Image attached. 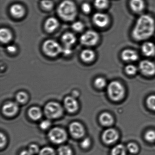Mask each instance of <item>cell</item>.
<instances>
[{"label": "cell", "mask_w": 155, "mask_h": 155, "mask_svg": "<svg viewBox=\"0 0 155 155\" xmlns=\"http://www.w3.org/2000/svg\"><path fill=\"white\" fill-rule=\"evenodd\" d=\"M155 30L154 20L150 16L143 15L137 21L132 31V35L137 40H144L151 37Z\"/></svg>", "instance_id": "6da1fadb"}, {"label": "cell", "mask_w": 155, "mask_h": 155, "mask_svg": "<svg viewBox=\"0 0 155 155\" xmlns=\"http://www.w3.org/2000/svg\"><path fill=\"white\" fill-rule=\"evenodd\" d=\"M58 12L60 17L64 20L71 21L77 16V8L74 2L66 0L60 4Z\"/></svg>", "instance_id": "7a4b0ae2"}, {"label": "cell", "mask_w": 155, "mask_h": 155, "mask_svg": "<svg viewBox=\"0 0 155 155\" xmlns=\"http://www.w3.org/2000/svg\"><path fill=\"white\" fill-rule=\"evenodd\" d=\"M109 97L114 101H119L124 97L125 89L123 85L118 81H112L108 86Z\"/></svg>", "instance_id": "3957f363"}, {"label": "cell", "mask_w": 155, "mask_h": 155, "mask_svg": "<svg viewBox=\"0 0 155 155\" xmlns=\"http://www.w3.org/2000/svg\"><path fill=\"white\" fill-rule=\"evenodd\" d=\"M61 106L56 102H50L45 106L44 112L49 118L56 119L60 117L63 113Z\"/></svg>", "instance_id": "277c9868"}, {"label": "cell", "mask_w": 155, "mask_h": 155, "mask_svg": "<svg viewBox=\"0 0 155 155\" xmlns=\"http://www.w3.org/2000/svg\"><path fill=\"white\" fill-rule=\"evenodd\" d=\"M43 51L49 57H54L62 52V48L57 41L48 40L45 41L42 46Z\"/></svg>", "instance_id": "5b68a950"}, {"label": "cell", "mask_w": 155, "mask_h": 155, "mask_svg": "<svg viewBox=\"0 0 155 155\" xmlns=\"http://www.w3.org/2000/svg\"><path fill=\"white\" fill-rule=\"evenodd\" d=\"M50 140L55 144H61L66 141L67 134L63 129L55 127L52 129L48 133Z\"/></svg>", "instance_id": "8992f818"}, {"label": "cell", "mask_w": 155, "mask_h": 155, "mask_svg": "<svg viewBox=\"0 0 155 155\" xmlns=\"http://www.w3.org/2000/svg\"><path fill=\"white\" fill-rule=\"evenodd\" d=\"M99 40V36L96 31H88L81 35V42L83 45L92 46L96 45Z\"/></svg>", "instance_id": "52a82bcc"}, {"label": "cell", "mask_w": 155, "mask_h": 155, "mask_svg": "<svg viewBox=\"0 0 155 155\" xmlns=\"http://www.w3.org/2000/svg\"><path fill=\"white\" fill-rule=\"evenodd\" d=\"M102 138L106 144L110 145L115 143L118 139L119 134L115 129L109 128L103 132Z\"/></svg>", "instance_id": "ba28073f"}, {"label": "cell", "mask_w": 155, "mask_h": 155, "mask_svg": "<svg viewBox=\"0 0 155 155\" xmlns=\"http://www.w3.org/2000/svg\"><path fill=\"white\" fill-rule=\"evenodd\" d=\"M140 71L147 76H152L155 74V64L149 60H143L139 64Z\"/></svg>", "instance_id": "9c48e42d"}, {"label": "cell", "mask_w": 155, "mask_h": 155, "mask_svg": "<svg viewBox=\"0 0 155 155\" xmlns=\"http://www.w3.org/2000/svg\"><path fill=\"white\" fill-rule=\"evenodd\" d=\"M69 130L71 136L77 138L82 137L85 134L84 127L78 122L71 123L70 126Z\"/></svg>", "instance_id": "30bf717a"}, {"label": "cell", "mask_w": 155, "mask_h": 155, "mask_svg": "<svg viewBox=\"0 0 155 155\" xmlns=\"http://www.w3.org/2000/svg\"><path fill=\"white\" fill-rule=\"evenodd\" d=\"M93 20L94 23L98 27L103 28L108 25L109 19L107 14L97 12L93 16Z\"/></svg>", "instance_id": "8fae6325"}, {"label": "cell", "mask_w": 155, "mask_h": 155, "mask_svg": "<svg viewBox=\"0 0 155 155\" xmlns=\"http://www.w3.org/2000/svg\"><path fill=\"white\" fill-rule=\"evenodd\" d=\"M65 108L70 112H74L78 110V104L76 98L72 96L66 97L64 101Z\"/></svg>", "instance_id": "7c38bea8"}, {"label": "cell", "mask_w": 155, "mask_h": 155, "mask_svg": "<svg viewBox=\"0 0 155 155\" xmlns=\"http://www.w3.org/2000/svg\"><path fill=\"white\" fill-rule=\"evenodd\" d=\"M18 106L14 102H8L5 104L2 108V111L6 116L8 117L14 116L18 112Z\"/></svg>", "instance_id": "4fadbf2b"}, {"label": "cell", "mask_w": 155, "mask_h": 155, "mask_svg": "<svg viewBox=\"0 0 155 155\" xmlns=\"http://www.w3.org/2000/svg\"><path fill=\"white\" fill-rule=\"evenodd\" d=\"M138 58L137 53L133 50H125L121 53V58L125 61H135L137 60Z\"/></svg>", "instance_id": "5bb4252c"}, {"label": "cell", "mask_w": 155, "mask_h": 155, "mask_svg": "<svg viewBox=\"0 0 155 155\" xmlns=\"http://www.w3.org/2000/svg\"><path fill=\"white\" fill-rule=\"evenodd\" d=\"M141 50L145 56L148 57L154 56L155 54V45L150 41L145 42L142 45Z\"/></svg>", "instance_id": "9a60e30c"}, {"label": "cell", "mask_w": 155, "mask_h": 155, "mask_svg": "<svg viewBox=\"0 0 155 155\" xmlns=\"http://www.w3.org/2000/svg\"><path fill=\"white\" fill-rule=\"evenodd\" d=\"M25 9L20 4H14L10 8L11 14L16 18H21L25 14Z\"/></svg>", "instance_id": "2e32d148"}, {"label": "cell", "mask_w": 155, "mask_h": 155, "mask_svg": "<svg viewBox=\"0 0 155 155\" xmlns=\"http://www.w3.org/2000/svg\"><path fill=\"white\" fill-rule=\"evenodd\" d=\"M58 21L56 18H49L45 22V29L48 32H52L58 28Z\"/></svg>", "instance_id": "e0dca14e"}, {"label": "cell", "mask_w": 155, "mask_h": 155, "mask_svg": "<svg viewBox=\"0 0 155 155\" xmlns=\"http://www.w3.org/2000/svg\"><path fill=\"white\" fill-rule=\"evenodd\" d=\"M99 120L101 125L105 127L111 126L114 122L113 117L108 112L102 113L100 116Z\"/></svg>", "instance_id": "ac0fdd59"}, {"label": "cell", "mask_w": 155, "mask_h": 155, "mask_svg": "<svg viewBox=\"0 0 155 155\" xmlns=\"http://www.w3.org/2000/svg\"><path fill=\"white\" fill-rule=\"evenodd\" d=\"M62 41L65 46L71 47L76 42V38L73 33L67 32L62 36Z\"/></svg>", "instance_id": "d6986e66"}, {"label": "cell", "mask_w": 155, "mask_h": 155, "mask_svg": "<svg viewBox=\"0 0 155 155\" xmlns=\"http://www.w3.org/2000/svg\"><path fill=\"white\" fill-rule=\"evenodd\" d=\"M130 4L131 9L136 12H140L145 8V3L143 0H130Z\"/></svg>", "instance_id": "ffe728a7"}, {"label": "cell", "mask_w": 155, "mask_h": 155, "mask_svg": "<svg viewBox=\"0 0 155 155\" xmlns=\"http://www.w3.org/2000/svg\"><path fill=\"white\" fill-rule=\"evenodd\" d=\"M12 38V34L10 31L6 28H2L0 30V39L2 42L7 43Z\"/></svg>", "instance_id": "44dd1931"}, {"label": "cell", "mask_w": 155, "mask_h": 155, "mask_svg": "<svg viewBox=\"0 0 155 155\" xmlns=\"http://www.w3.org/2000/svg\"><path fill=\"white\" fill-rule=\"evenodd\" d=\"M95 57V54L93 51L90 49L83 50L81 54V58L85 62L92 61Z\"/></svg>", "instance_id": "7402d4cb"}, {"label": "cell", "mask_w": 155, "mask_h": 155, "mask_svg": "<svg viewBox=\"0 0 155 155\" xmlns=\"http://www.w3.org/2000/svg\"><path fill=\"white\" fill-rule=\"evenodd\" d=\"M30 117L33 120H38L42 117V112L39 108L38 107H32L28 111Z\"/></svg>", "instance_id": "603a6c76"}, {"label": "cell", "mask_w": 155, "mask_h": 155, "mask_svg": "<svg viewBox=\"0 0 155 155\" xmlns=\"http://www.w3.org/2000/svg\"><path fill=\"white\" fill-rule=\"evenodd\" d=\"M127 150L126 147L122 144L116 145L112 148L111 155H126Z\"/></svg>", "instance_id": "cb8c5ba5"}, {"label": "cell", "mask_w": 155, "mask_h": 155, "mask_svg": "<svg viewBox=\"0 0 155 155\" xmlns=\"http://www.w3.org/2000/svg\"><path fill=\"white\" fill-rule=\"evenodd\" d=\"M59 155H72V151L70 147L68 146H62L58 150Z\"/></svg>", "instance_id": "d4e9b609"}, {"label": "cell", "mask_w": 155, "mask_h": 155, "mask_svg": "<svg viewBox=\"0 0 155 155\" xmlns=\"http://www.w3.org/2000/svg\"><path fill=\"white\" fill-rule=\"evenodd\" d=\"M16 99L19 103L23 104L27 101L28 99V96L27 93L23 91L18 92L16 96Z\"/></svg>", "instance_id": "484cf974"}, {"label": "cell", "mask_w": 155, "mask_h": 155, "mask_svg": "<svg viewBox=\"0 0 155 155\" xmlns=\"http://www.w3.org/2000/svg\"><path fill=\"white\" fill-rule=\"evenodd\" d=\"M94 4L96 8L100 9H103L107 8L108 5V0H95Z\"/></svg>", "instance_id": "4316f807"}, {"label": "cell", "mask_w": 155, "mask_h": 155, "mask_svg": "<svg viewBox=\"0 0 155 155\" xmlns=\"http://www.w3.org/2000/svg\"><path fill=\"white\" fill-rule=\"evenodd\" d=\"M147 104L149 108L155 111V95H151L148 97Z\"/></svg>", "instance_id": "83f0119b"}, {"label": "cell", "mask_w": 155, "mask_h": 155, "mask_svg": "<svg viewBox=\"0 0 155 155\" xmlns=\"http://www.w3.org/2000/svg\"><path fill=\"white\" fill-rule=\"evenodd\" d=\"M145 138L147 141L150 142L155 141V131L154 130H149L145 134Z\"/></svg>", "instance_id": "f1b7e54d"}, {"label": "cell", "mask_w": 155, "mask_h": 155, "mask_svg": "<svg viewBox=\"0 0 155 155\" xmlns=\"http://www.w3.org/2000/svg\"><path fill=\"white\" fill-rule=\"evenodd\" d=\"M39 155H56V153L52 148L45 147L39 151Z\"/></svg>", "instance_id": "f546056e"}, {"label": "cell", "mask_w": 155, "mask_h": 155, "mask_svg": "<svg viewBox=\"0 0 155 155\" xmlns=\"http://www.w3.org/2000/svg\"><path fill=\"white\" fill-rule=\"evenodd\" d=\"M95 86L98 88H102L104 87L106 85V81L104 78H98L95 80L94 82Z\"/></svg>", "instance_id": "4dcf8cb0"}, {"label": "cell", "mask_w": 155, "mask_h": 155, "mask_svg": "<svg viewBox=\"0 0 155 155\" xmlns=\"http://www.w3.org/2000/svg\"><path fill=\"white\" fill-rule=\"evenodd\" d=\"M127 149L130 153H131V154H136L138 151V146L136 143L131 142V143H130L128 144L127 146Z\"/></svg>", "instance_id": "1f68e13d"}, {"label": "cell", "mask_w": 155, "mask_h": 155, "mask_svg": "<svg viewBox=\"0 0 155 155\" xmlns=\"http://www.w3.org/2000/svg\"><path fill=\"white\" fill-rule=\"evenodd\" d=\"M41 4L45 9L50 10L53 8V3L51 0H42Z\"/></svg>", "instance_id": "d6a6232c"}, {"label": "cell", "mask_w": 155, "mask_h": 155, "mask_svg": "<svg viewBox=\"0 0 155 155\" xmlns=\"http://www.w3.org/2000/svg\"><path fill=\"white\" fill-rule=\"evenodd\" d=\"M125 71L129 75H133L137 72V68L134 65H129L125 68Z\"/></svg>", "instance_id": "836d02e7"}, {"label": "cell", "mask_w": 155, "mask_h": 155, "mask_svg": "<svg viewBox=\"0 0 155 155\" xmlns=\"http://www.w3.org/2000/svg\"><path fill=\"white\" fill-rule=\"evenodd\" d=\"M72 28L75 31L79 32L81 31L83 29L84 25L83 23L80 21H76L72 24Z\"/></svg>", "instance_id": "e575fe53"}, {"label": "cell", "mask_w": 155, "mask_h": 155, "mask_svg": "<svg viewBox=\"0 0 155 155\" xmlns=\"http://www.w3.org/2000/svg\"><path fill=\"white\" fill-rule=\"evenodd\" d=\"M51 125V123L50 121L48 120H43L41 122L40 124V127L42 129L46 130L50 127Z\"/></svg>", "instance_id": "d590c367"}, {"label": "cell", "mask_w": 155, "mask_h": 155, "mask_svg": "<svg viewBox=\"0 0 155 155\" xmlns=\"http://www.w3.org/2000/svg\"><path fill=\"white\" fill-rule=\"evenodd\" d=\"M28 150L32 153L33 155L37 154L39 152V148L38 145L36 144H31L29 147Z\"/></svg>", "instance_id": "8d00e7d4"}, {"label": "cell", "mask_w": 155, "mask_h": 155, "mask_svg": "<svg viewBox=\"0 0 155 155\" xmlns=\"http://www.w3.org/2000/svg\"><path fill=\"white\" fill-rule=\"evenodd\" d=\"M91 145V140L89 138H86L81 141V146L83 148H87Z\"/></svg>", "instance_id": "74e56055"}, {"label": "cell", "mask_w": 155, "mask_h": 155, "mask_svg": "<svg viewBox=\"0 0 155 155\" xmlns=\"http://www.w3.org/2000/svg\"><path fill=\"white\" fill-rule=\"evenodd\" d=\"M81 8L83 12L86 13H88L91 11V7L88 3H84L81 6Z\"/></svg>", "instance_id": "f35d334b"}, {"label": "cell", "mask_w": 155, "mask_h": 155, "mask_svg": "<svg viewBox=\"0 0 155 155\" xmlns=\"http://www.w3.org/2000/svg\"><path fill=\"white\" fill-rule=\"evenodd\" d=\"M72 52L71 47L68 46H64V48H62V53L65 55H69L71 54Z\"/></svg>", "instance_id": "ab89813d"}, {"label": "cell", "mask_w": 155, "mask_h": 155, "mask_svg": "<svg viewBox=\"0 0 155 155\" xmlns=\"http://www.w3.org/2000/svg\"><path fill=\"white\" fill-rule=\"evenodd\" d=\"M7 142V139H6V136L3 134V133H1V142H0V145L1 147L2 148L3 147L6 145Z\"/></svg>", "instance_id": "60d3db41"}, {"label": "cell", "mask_w": 155, "mask_h": 155, "mask_svg": "<svg viewBox=\"0 0 155 155\" xmlns=\"http://www.w3.org/2000/svg\"><path fill=\"white\" fill-rule=\"evenodd\" d=\"M7 51L10 53H14L17 51V48L14 45H9L7 47Z\"/></svg>", "instance_id": "b9f144b4"}, {"label": "cell", "mask_w": 155, "mask_h": 155, "mask_svg": "<svg viewBox=\"0 0 155 155\" xmlns=\"http://www.w3.org/2000/svg\"><path fill=\"white\" fill-rule=\"evenodd\" d=\"M20 155H33L29 150H24L21 151L20 153Z\"/></svg>", "instance_id": "7bdbcfd3"}, {"label": "cell", "mask_w": 155, "mask_h": 155, "mask_svg": "<svg viewBox=\"0 0 155 155\" xmlns=\"http://www.w3.org/2000/svg\"><path fill=\"white\" fill-rule=\"evenodd\" d=\"M78 95L79 92L77 91H74L72 92V97H74L75 98L77 97L78 96Z\"/></svg>", "instance_id": "ee69618b"}]
</instances>
